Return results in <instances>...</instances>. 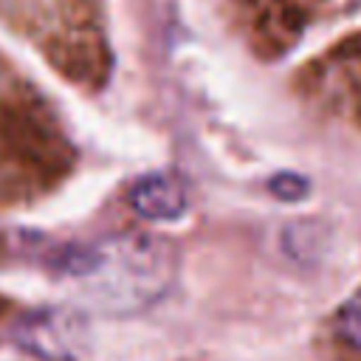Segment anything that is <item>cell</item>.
Returning <instances> with one entry per match:
<instances>
[{"label": "cell", "mask_w": 361, "mask_h": 361, "mask_svg": "<svg viewBox=\"0 0 361 361\" xmlns=\"http://www.w3.org/2000/svg\"><path fill=\"white\" fill-rule=\"evenodd\" d=\"M51 268L82 305L107 316H130L164 299L178 271V254L166 237L121 231L96 243L65 245Z\"/></svg>", "instance_id": "cell-1"}, {"label": "cell", "mask_w": 361, "mask_h": 361, "mask_svg": "<svg viewBox=\"0 0 361 361\" xmlns=\"http://www.w3.org/2000/svg\"><path fill=\"white\" fill-rule=\"evenodd\" d=\"M73 166V147L56 121L28 99L0 102V197H28L59 183Z\"/></svg>", "instance_id": "cell-2"}, {"label": "cell", "mask_w": 361, "mask_h": 361, "mask_svg": "<svg viewBox=\"0 0 361 361\" xmlns=\"http://www.w3.org/2000/svg\"><path fill=\"white\" fill-rule=\"evenodd\" d=\"M8 338L39 361H79L87 347V324L73 307H28L17 313Z\"/></svg>", "instance_id": "cell-3"}, {"label": "cell", "mask_w": 361, "mask_h": 361, "mask_svg": "<svg viewBox=\"0 0 361 361\" xmlns=\"http://www.w3.org/2000/svg\"><path fill=\"white\" fill-rule=\"evenodd\" d=\"M45 56L62 76L79 85H102L110 71V54L102 37L93 31H68L51 37Z\"/></svg>", "instance_id": "cell-4"}, {"label": "cell", "mask_w": 361, "mask_h": 361, "mask_svg": "<svg viewBox=\"0 0 361 361\" xmlns=\"http://www.w3.org/2000/svg\"><path fill=\"white\" fill-rule=\"evenodd\" d=\"M127 200L133 212L149 223H169L186 214L189 195L183 178L175 172H149L133 180Z\"/></svg>", "instance_id": "cell-5"}, {"label": "cell", "mask_w": 361, "mask_h": 361, "mask_svg": "<svg viewBox=\"0 0 361 361\" xmlns=\"http://www.w3.org/2000/svg\"><path fill=\"white\" fill-rule=\"evenodd\" d=\"M336 333L347 344L361 350V288L338 307V313H336Z\"/></svg>", "instance_id": "cell-6"}, {"label": "cell", "mask_w": 361, "mask_h": 361, "mask_svg": "<svg viewBox=\"0 0 361 361\" xmlns=\"http://www.w3.org/2000/svg\"><path fill=\"white\" fill-rule=\"evenodd\" d=\"M268 189H271V195H276L279 200H299V197H305V192H307V178H302V175H293V172H282V175H274L271 180H268Z\"/></svg>", "instance_id": "cell-7"}, {"label": "cell", "mask_w": 361, "mask_h": 361, "mask_svg": "<svg viewBox=\"0 0 361 361\" xmlns=\"http://www.w3.org/2000/svg\"><path fill=\"white\" fill-rule=\"evenodd\" d=\"M14 319H17V313L8 307V302H6V299H0V330L11 333V324H14Z\"/></svg>", "instance_id": "cell-8"}]
</instances>
